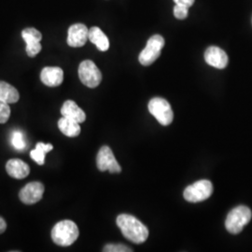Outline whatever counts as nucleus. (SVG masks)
<instances>
[{"instance_id": "21", "label": "nucleus", "mask_w": 252, "mask_h": 252, "mask_svg": "<svg viewBox=\"0 0 252 252\" xmlns=\"http://www.w3.org/2000/svg\"><path fill=\"white\" fill-rule=\"evenodd\" d=\"M10 116V108L9 104L0 100V124H6Z\"/></svg>"}, {"instance_id": "20", "label": "nucleus", "mask_w": 252, "mask_h": 252, "mask_svg": "<svg viewBox=\"0 0 252 252\" xmlns=\"http://www.w3.org/2000/svg\"><path fill=\"white\" fill-rule=\"evenodd\" d=\"M11 144L17 151H23L26 148L25 137L21 131H13L11 134Z\"/></svg>"}, {"instance_id": "8", "label": "nucleus", "mask_w": 252, "mask_h": 252, "mask_svg": "<svg viewBox=\"0 0 252 252\" xmlns=\"http://www.w3.org/2000/svg\"><path fill=\"white\" fill-rule=\"evenodd\" d=\"M96 164L100 171H109L110 173H120L122 167L117 162L111 149L108 146H103L97 153Z\"/></svg>"}, {"instance_id": "4", "label": "nucleus", "mask_w": 252, "mask_h": 252, "mask_svg": "<svg viewBox=\"0 0 252 252\" xmlns=\"http://www.w3.org/2000/svg\"><path fill=\"white\" fill-rule=\"evenodd\" d=\"M212 192V183L209 180H202L188 186L183 192V196L189 203H199L209 198Z\"/></svg>"}, {"instance_id": "14", "label": "nucleus", "mask_w": 252, "mask_h": 252, "mask_svg": "<svg viewBox=\"0 0 252 252\" xmlns=\"http://www.w3.org/2000/svg\"><path fill=\"white\" fill-rule=\"evenodd\" d=\"M6 170L11 178L23 180L29 175L30 167L27 162L20 159H10L6 164Z\"/></svg>"}, {"instance_id": "6", "label": "nucleus", "mask_w": 252, "mask_h": 252, "mask_svg": "<svg viewBox=\"0 0 252 252\" xmlns=\"http://www.w3.org/2000/svg\"><path fill=\"white\" fill-rule=\"evenodd\" d=\"M164 46V39L160 35L151 36L144 50L139 54L138 60L142 65L148 66L154 63L160 56Z\"/></svg>"}, {"instance_id": "9", "label": "nucleus", "mask_w": 252, "mask_h": 252, "mask_svg": "<svg viewBox=\"0 0 252 252\" xmlns=\"http://www.w3.org/2000/svg\"><path fill=\"white\" fill-rule=\"evenodd\" d=\"M44 190V185L41 182L33 181L20 190L19 198L26 205H34L41 200Z\"/></svg>"}, {"instance_id": "25", "label": "nucleus", "mask_w": 252, "mask_h": 252, "mask_svg": "<svg viewBox=\"0 0 252 252\" xmlns=\"http://www.w3.org/2000/svg\"><path fill=\"white\" fill-rule=\"evenodd\" d=\"M7 229V223L3 218L0 217V234H3Z\"/></svg>"}, {"instance_id": "17", "label": "nucleus", "mask_w": 252, "mask_h": 252, "mask_svg": "<svg viewBox=\"0 0 252 252\" xmlns=\"http://www.w3.org/2000/svg\"><path fill=\"white\" fill-rule=\"evenodd\" d=\"M58 128L68 137H75L81 134L80 124L67 118L62 117L58 121Z\"/></svg>"}, {"instance_id": "13", "label": "nucleus", "mask_w": 252, "mask_h": 252, "mask_svg": "<svg viewBox=\"0 0 252 252\" xmlns=\"http://www.w3.org/2000/svg\"><path fill=\"white\" fill-rule=\"evenodd\" d=\"M40 80L49 87H57L63 81V71L58 66H46L40 73Z\"/></svg>"}, {"instance_id": "15", "label": "nucleus", "mask_w": 252, "mask_h": 252, "mask_svg": "<svg viewBox=\"0 0 252 252\" xmlns=\"http://www.w3.org/2000/svg\"><path fill=\"white\" fill-rule=\"evenodd\" d=\"M63 117L73 120L79 124H82L86 120V114L74 101L66 100L61 108Z\"/></svg>"}, {"instance_id": "2", "label": "nucleus", "mask_w": 252, "mask_h": 252, "mask_svg": "<svg viewBox=\"0 0 252 252\" xmlns=\"http://www.w3.org/2000/svg\"><path fill=\"white\" fill-rule=\"evenodd\" d=\"M79 228L77 224L69 220L59 221L54 226L51 236L54 243L61 247L71 246L79 237Z\"/></svg>"}, {"instance_id": "11", "label": "nucleus", "mask_w": 252, "mask_h": 252, "mask_svg": "<svg viewBox=\"0 0 252 252\" xmlns=\"http://www.w3.org/2000/svg\"><path fill=\"white\" fill-rule=\"evenodd\" d=\"M89 39V29L83 24H75L68 28L67 44L73 48L85 45Z\"/></svg>"}, {"instance_id": "12", "label": "nucleus", "mask_w": 252, "mask_h": 252, "mask_svg": "<svg viewBox=\"0 0 252 252\" xmlns=\"http://www.w3.org/2000/svg\"><path fill=\"white\" fill-rule=\"evenodd\" d=\"M205 60L209 65L218 68L223 69L228 64V55L225 52L216 46H210L205 52Z\"/></svg>"}, {"instance_id": "16", "label": "nucleus", "mask_w": 252, "mask_h": 252, "mask_svg": "<svg viewBox=\"0 0 252 252\" xmlns=\"http://www.w3.org/2000/svg\"><path fill=\"white\" fill-rule=\"evenodd\" d=\"M89 40L96 46L100 52H107L109 48L108 36L99 27H94L89 29Z\"/></svg>"}, {"instance_id": "5", "label": "nucleus", "mask_w": 252, "mask_h": 252, "mask_svg": "<svg viewBox=\"0 0 252 252\" xmlns=\"http://www.w3.org/2000/svg\"><path fill=\"white\" fill-rule=\"evenodd\" d=\"M149 111L162 126H169L173 122L174 114L170 104L161 97H154L149 102Z\"/></svg>"}, {"instance_id": "19", "label": "nucleus", "mask_w": 252, "mask_h": 252, "mask_svg": "<svg viewBox=\"0 0 252 252\" xmlns=\"http://www.w3.org/2000/svg\"><path fill=\"white\" fill-rule=\"evenodd\" d=\"M53 149L54 146L52 144H44L42 142H38L36 145V149L31 151L30 156L37 164L43 165L45 163L46 154L50 153Z\"/></svg>"}, {"instance_id": "1", "label": "nucleus", "mask_w": 252, "mask_h": 252, "mask_svg": "<svg viewBox=\"0 0 252 252\" xmlns=\"http://www.w3.org/2000/svg\"><path fill=\"white\" fill-rule=\"evenodd\" d=\"M116 222L124 236L133 243H144L149 237L148 228L135 217L121 214L117 217Z\"/></svg>"}, {"instance_id": "18", "label": "nucleus", "mask_w": 252, "mask_h": 252, "mask_svg": "<svg viewBox=\"0 0 252 252\" xmlns=\"http://www.w3.org/2000/svg\"><path fill=\"white\" fill-rule=\"evenodd\" d=\"M20 98L19 92L15 87L8 82L0 81V100L7 102L8 104H14Z\"/></svg>"}, {"instance_id": "7", "label": "nucleus", "mask_w": 252, "mask_h": 252, "mask_svg": "<svg viewBox=\"0 0 252 252\" xmlns=\"http://www.w3.org/2000/svg\"><path fill=\"white\" fill-rule=\"evenodd\" d=\"M79 78L85 86L95 88L102 81V74L93 61L85 60L79 66Z\"/></svg>"}, {"instance_id": "22", "label": "nucleus", "mask_w": 252, "mask_h": 252, "mask_svg": "<svg viewBox=\"0 0 252 252\" xmlns=\"http://www.w3.org/2000/svg\"><path fill=\"white\" fill-rule=\"evenodd\" d=\"M103 252H132L133 251L130 248L125 246V245H121V244H108L107 246H105V248L103 249Z\"/></svg>"}, {"instance_id": "24", "label": "nucleus", "mask_w": 252, "mask_h": 252, "mask_svg": "<svg viewBox=\"0 0 252 252\" xmlns=\"http://www.w3.org/2000/svg\"><path fill=\"white\" fill-rule=\"evenodd\" d=\"M195 0H174V2L178 5H182V6H185V7H191L193 5Z\"/></svg>"}, {"instance_id": "10", "label": "nucleus", "mask_w": 252, "mask_h": 252, "mask_svg": "<svg viewBox=\"0 0 252 252\" xmlns=\"http://www.w3.org/2000/svg\"><path fill=\"white\" fill-rule=\"evenodd\" d=\"M22 36L27 43V54L29 57H35L40 53L42 46L40 41L42 39L41 33L33 27H28L23 30Z\"/></svg>"}, {"instance_id": "23", "label": "nucleus", "mask_w": 252, "mask_h": 252, "mask_svg": "<svg viewBox=\"0 0 252 252\" xmlns=\"http://www.w3.org/2000/svg\"><path fill=\"white\" fill-rule=\"evenodd\" d=\"M188 7L182 6V5H178L176 4V6L174 7V15L175 17L179 20H184L187 18L188 16Z\"/></svg>"}, {"instance_id": "3", "label": "nucleus", "mask_w": 252, "mask_h": 252, "mask_svg": "<svg viewBox=\"0 0 252 252\" xmlns=\"http://www.w3.org/2000/svg\"><path fill=\"white\" fill-rule=\"evenodd\" d=\"M252 210L248 207L239 206L232 209L226 218L225 227L230 234H239L252 220Z\"/></svg>"}]
</instances>
